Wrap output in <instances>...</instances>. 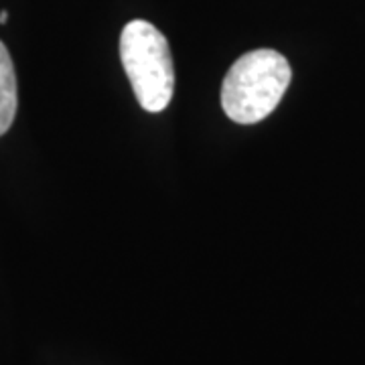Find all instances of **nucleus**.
<instances>
[{"instance_id": "nucleus-4", "label": "nucleus", "mask_w": 365, "mask_h": 365, "mask_svg": "<svg viewBox=\"0 0 365 365\" xmlns=\"http://www.w3.org/2000/svg\"><path fill=\"white\" fill-rule=\"evenodd\" d=\"M6 19H9V13H6V11H2V13H0V25H4V23H6Z\"/></svg>"}, {"instance_id": "nucleus-2", "label": "nucleus", "mask_w": 365, "mask_h": 365, "mask_svg": "<svg viewBox=\"0 0 365 365\" xmlns=\"http://www.w3.org/2000/svg\"><path fill=\"white\" fill-rule=\"evenodd\" d=\"M120 59L138 104L150 114L163 112L175 91V66L167 37L148 21H130L120 35Z\"/></svg>"}, {"instance_id": "nucleus-1", "label": "nucleus", "mask_w": 365, "mask_h": 365, "mask_svg": "<svg viewBox=\"0 0 365 365\" xmlns=\"http://www.w3.org/2000/svg\"><path fill=\"white\" fill-rule=\"evenodd\" d=\"M292 69L274 49H254L230 67L222 86V108L237 124H256L270 116L287 93Z\"/></svg>"}, {"instance_id": "nucleus-3", "label": "nucleus", "mask_w": 365, "mask_h": 365, "mask_svg": "<svg viewBox=\"0 0 365 365\" xmlns=\"http://www.w3.org/2000/svg\"><path fill=\"white\" fill-rule=\"evenodd\" d=\"M19 106V93H16V76L11 59V53L0 41V136L13 126Z\"/></svg>"}]
</instances>
